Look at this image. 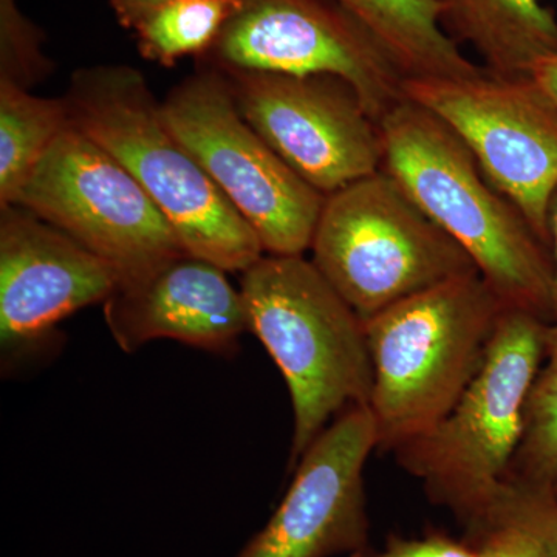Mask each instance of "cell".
I'll return each mask as SVG.
<instances>
[{
    "label": "cell",
    "mask_w": 557,
    "mask_h": 557,
    "mask_svg": "<svg viewBox=\"0 0 557 557\" xmlns=\"http://www.w3.org/2000/svg\"><path fill=\"white\" fill-rule=\"evenodd\" d=\"M383 171L460 245L508 309L552 314V258L525 215L437 115L405 98L380 121Z\"/></svg>",
    "instance_id": "obj_1"
},
{
    "label": "cell",
    "mask_w": 557,
    "mask_h": 557,
    "mask_svg": "<svg viewBox=\"0 0 557 557\" xmlns=\"http://www.w3.org/2000/svg\"><path fill=\"white\" fill-rule=\"evenodd\" d=\"M64 98L70 124L134 175L188 255L228 273H244L265 256L256 231L168 129L139 70L81 69Z\"/></svg>",
    "instance_id": "obj_2"
},
{
    "label": "cell",
    "mask_w": 557,
    "mask_h": 557,
    "mask_svg": "<svg viewBox=\"0 0 557 557\" xmlns=\"http://www.w3.org/2000/svg\"><path fill=\"white\" fill-rule=\"evenodd\" d=\"M249 333L274 359L289 391V469L344 412L369 408L372 358L357 311L304 256L267 255L242 273Z\"/></svg>",
    "instance_id": "obj_3"
},
{
    "label": "cell",
    "mask_w": 557,
    "mask_h": 557,
    "mask_svg": "<svg viewBox=\"0 0 557 557\" xmlns=\"http://www.w3.org/2000/svg\"><path fill=\"white\" fill-rule=\"evenodd\" d=\"M507 309L482 274L471 273L364 322L376 449L395 453L448 416L479 372Z\"/></svg>",
    "instance_id": "obj_4"
},
{
    "label": "cell",
    "mask_w": 557,
    "mask_h": 557,
    "mask_svg": "<svg viewBox=\"0 0 557 557\" xmlns=\"http://www.w3.org/2000/svg\"><path fill=\"white\" fill-rule=\"evenodd\" d=\"M547 327L530 311L505 310L479 372L448 416L394 453L465 531L485 519L518 453Z\"/></svg>",
    "instance_id": "obj_5"
},
{
    "label": "cell",
    "mask_w": 557,
    "mask_h": 557,
    "mask_svg": "<svg viewBox=\"0 0 557 557\" xmlns=\"http://www.w3.org/2000/svg\"><path fill=\"white\" fill-rule=\"evenodd\" d=\"M311 262L362 321L450 278L474 260L381 170L325 197Z\"/></svg>",
    "instance_id": "obj_6"
},
{
    "label": "cell",
    "mask_w": 557,
    "mask_h": 557,
    "mask_svg": "<svg viewBox=\"0 0 557 557\" xmlns=\"http://www.w3.org/2000/svg\"><path fill=\"white\" fill-rule=\"evenodd\" d=\"M161 116L267 255L309 251L325 196L299 177L244 120L220 70L207 65L161 102Z\"/></svg>",
    "instance_id": "obj_7"
},
{
    "label": "cell",
    "mask_w": 557,
    "mask_h": 557,
    "mask_svg": "<svg viewBox=\"0 0 557 557\" xmlns=\"http://www.w3.org/2000/svg\"><path fill=\"white\" fill-rule=\"evenodd\" d=\"M11 205L27 209L109 263L119 288L188 255L134 175L70 123Z\"/></svg>",
    "instance_id": "obj_8"
},
{
    "label": "cell",
    "mask_w": 557,
    "mask_h": 557,
    "mask_svg": "<svg viewBox=\"0 0 557 557\" xmlns=\"http://www.w3.org/2000/svg\"><path fill=\"white\" fill-rule=\"evenodd\" d=\"M405 97L456 132L483 174L549 248L557 190V104L533 76L483 70L465 78L406 79Z\"/></svg>",
    "instance_id": "obj_9"
},
{
    "label": "cell",
    "mask_w": 557,
    "mask_h": 557,
    "mask_svg": "<svg viewBox=\"0 0 557 557\" xmlns=\"http://www.w3.org/2000/svg\"><path fill=\"white\" fill-rule=\"evenodd\" d=\"M200 60L225 72L336 76L379 123L406 98L401 70L335 0H240Z\"/></svg>",
    "instance_id": "obj_10"
},
{
    "label": "cell",
    "mask_w": 557,
    "mask_h": 557,
    "mask_svg": "<svg viewBox=\"0 0 557 557\" xmlns=\"http://www.w3.org/2000/svg\"><path fill=\"white\" fill-rule=\"evenodd\" d=\"M220 72L244 120L322 196L383 170L380 123L346 81Z\"/></svg>",
    "instance_id": "obj_11"
},
{
    "label": "cell",
    "mask_w": 557,
    "mask_h": 557,
    "mask_svg": "<svg viewBox=\"0 0 557 557\" xmlns=\"http://www.w3.org/2000/svg\"><path fill=\"white\" fill-rule=\"evenodd\" d=\"M120 278L104 260L21 207L0 208L2 370L58 347V325L102 302Z\"/></svg>",
    "instance_id": "obj_12"
},
{
    "label": "cell",
    "mask_w": 557,
    "mask_h": 557,
    "mask_svg": "<svg viewBox=\"0 0 557 557\" xmlns=\"http://www.w3.org/2000/svg\"><path fill=\"white\" fill-rule=\"evenodd\" d=\"M373 450L369 408L336 418L300 457L281 505L236 557L351 556L369 547L364 468Z\"/></svg>",
    "instance_id": "obj_13"
},
{
    "label": "cell",
    "mask_w": 557,
    "mask_h": 557,
    "mask_svg": "<svg viewBox=\"0 0 557 557\" xmlns=\"http://www.w3.org/2000/svg\"><path fill=\"white\" fill-rule=\"evenodd\" d=\"M228 271L183 255L104 302L106 324L121 350L134 354L157 339H174L230 357L249 333L240 289Z\"/></svg>",
    "instance_id": "obj_14"
},
{
    "label": "cell",
    "mask_w": 557,
    "mask_h": 557,
    "mask_svg": "<svg viewBox=\"0 0 557 557\" xmlns=\"http://www.w3.org/2000/svg\"><path fill=\"white\" fill-rule=\"evenodd\" d=\"M446 33L472 47L487 72L530 76L557 54V17L542 0H437Z\"/></svg>",
    "instance_id": "obj_15"
},
{
    "label": "cell",
    "mask_w": 557,
    "mask_h": 557,
    "mask_svg": "<svg viewBox=\"0 0 557 557\" xmlns=\"http://www.w3.org/2000/svg\"><path fill=\"white\" fill-rule=\"evenodd\" d=\"M379 40L406 79L465 78L483 72L442 24L437 0H335Z\"/></svg>",
    "instance_id": "obj_16"
},
{
    "label": "cell",
    "mask_w": 557,
    "mask_h": 557,
    "mask_svg": "<svg viewBox=\"0 0 557 557\" xmlns=\"http://www.w3.org/2000/svg\"><path fill=\"white\" fill-rule=\"evenodd\" d=\"M69 123L65 98L36 97L10 81H0V208L10 207Z\"/></svg>",
    "instance_id": "obj_17"
},
{
    "label": "cell",
    "mask_w": 557,
    "mask_h": 557,
    "mask_svg": "<svg viewBox=\"0 0 557 557\" xmlns=\"http://www.w3.org/2000/svg\"><path fill=\"white\" fill-rule=\"evenodd\" d=\"M239 5L240 0H172L135 25L139 53L164 67L205 57Z\"/></svg>",
    "instance_id": "obj_18"
},
{
    "label": "cell",
    "mask_w": 557,
    "mask_h": 557,
    "mask_svg": "<svg viewBox=\"0 0 557 557\" xmlns=\"http://www.w3.org/2000/svg\"><path fill=\"white\" fill-rule=\"evenodd\" d=\"M505 482L557 487V321L547 327L544 358L528 395L522 442Z\"/></svg>",
    "instance_id": "obj_19"
},
{
    "label": "cell",
    "mask_w": 557,
    "mask_h": 557,
    "mask_svg": "<svg viewBox=\"0 0 557 557\" xmlns=\"http://www.w3.org/2000/svg\"><path fill=\"white\" fill-rule=\"evenodd\" d=\"M490 523H509L533 539L542 557H557V496L552 490H534L504 483L479 530Z\"/></svg>",
    "instance_id": "obj_20"
},
{
    "label": "cell",
    "mask_w": 557,
    "mask_h": 557,
    "mask_svg": "<svg viewBox=\"0 0 557 557\" xmlns=\"http://www.w3.org/2000/svg\"><path fill=\"white\" fill-rule=\"evenodd\" d=\"M42 42L44 33L22 13L16 0H0V81L30 90L46 78L51 62Z\"/></svg>",
    "instance_id": "obj_21"
},
{
    "label": "cell",
    "mask_w": 557,
    "mask_h": 557,
    "mask_svg": "<svg viewBox=\"0 0 557 557\" xmlns=\"http://www.w3.org/2000/svg\"><path fill=\"white\" fill-rule=\"evenodd\" d=\"M348 557H479L468 541L454 539L442 531L421 537L388 536L383 548L359 549Z\"/></svg>",
    "instance_id": "obj_22"
},
{
    "label": "cell",
    "mask_w": 557,
    "mask_h": 557,
    "mask_svg": "<svg viewBox=\"0 0 557 557\" xmlns=\"http://www.w3.org/2000/svg\"><path fill=\"white\" fill-rule=\"evenodd\" d=\"M479 557H542L533 539L509 523H490L465 534Z\"/></svg>",
    "instance_id": "obj_23"
},
{
    "label": "cell",
    "mask_w": 557,
    "mask_h": 557,
    "mask_svg": "<svg viewBox=\"0 0 557 557\" xmlns=\"http://www.w3.org/2000/svg\"><path fill=\"white\" fill-rule=\"evenodd\" d=\"M170 2L172 0H110V5L115 11L120 24L134 30L143 17Z\"/></svg>",
    "instance_id": "obj_24"
},
{
    "label": "cell",
    "mask_w": 557,
    "mask_h": 557,
    "mask_svg": "<svg viewBox=\"0 0 557 557\" xmlns=\"http://www.w3.org/2000/svg\"><path fill=\"white\" fill-rule=\"evenodd\" d=\"M548 236L553 265L552 317L557 321V190L548 208Z\"/></svg>",
    "instance_id": "obj_25"
},
{
    "label": "cell",
    "mask_w": 557,
    "mask_h": 557,
    "mask_svg": "<svg viewBox=\"0 0 557 557\" xmlns=\"http://www.w3.org/2000/svg\"><path fill=\"white\" fill-rule=\"evenodd\" d=\"M531 76L536 79L539 86L547 91L557 104V54L539 61L531 70Z\"/></svg>",
    "instance_id": "obj_26"
},
{
    "label": "cell",
    "mask_w": 557,
    "mask_h": 557,
    "mask_svg": "<svg viewBox=\"0 0 557 557\" xmlns=\"http://www.w3.org/2000/svg\"><path fill=\"white\" fill-rule=\"evenodd\" d=\"M555 494H556V496H557V487H556V490H555Z\"/></svg>",
    "instance_id": "obj_27"
}]
</instances>
